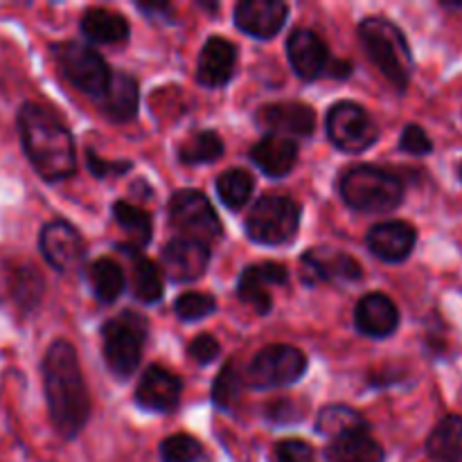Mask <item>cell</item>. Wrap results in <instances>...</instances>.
Listing matches in <instances>:
<instances>
[{
	"label": "cell",
	"instance_id": "cell-26",
	"mask_svg": "<svg viewBox=\"0 0 462 462\" xmlns=\"http://www.w3.org/2000/svg\"><path fill=\"white\" fill-rule=\"evenodd\" d=\"M113 217H116V224L120 226L126 237L125 246H120L122 251H126L129 255L143 251L149 239H152V217H149V212L126 201H117L113 203Z\"/></svg>",
	"mask_w": 462,
	"mask_h": 462
},
{
	"label": "cell",
	"instance_id": "cell-40",
	"mask_svg": "<svg viewBox=\"0 0 462 462\" xmlns=\"http://www.w3.org/2000/svg\"><path fill=\"white\" fill-rule=\"evenodd\" d=\"M188 352L189 356H192V361H197V364L201 365H208L219 356L221 346L215 337H210V334H199L197 338H192Z\"/></svg>",
	"mask_w": 462,
	"mask_h": 462
},
{
	"label": "cell",
	"instance_id": "cell-29",
	"mask_svg": "<svg viewBox=\"0 0 462 462\" xmlns=\"http://www.w3.org/2000/svg\"><path fill=\"white\" fill-rule=\"evenodd\" d=\"M131 291L144 305H153L162 298V271L143 253H131Z\"/></svg>",
	"mask_w": 462,
	"mask_h": 462
},
{
	"label": "cell",
	"instance_id": "cell-19",
	"mask_svg": "<svg viewBox=\"0 0 462 462\" xmlns=\"http://www.w3.org/2000/svg\"><path fill=\"white\" fill-rule=\"evenodd\" d=\"M235 68H237V48L221 36H210L199 54V84L206 88H221L233 79Z\"/></svg>",
	"mask_w": 462,
	"mask_h": 462
},
{
	"label": "cell",
	"instance_id": "cell-15",
	"mask_svg": "<svg viewBox=\"0 0 462 462\" xmlns=\"http://www.w3.org/2000/svg\"><path fill=\"white\" fill-rule=\"evenodd\" d=\"M257 125L264 126L271 135L307 138L316 129V113L314 108L300 102L266 104L257 111Z\"/></svg>",
	"mask_w": 462,
	"mask_h": 462
},
{
	"label": "cell",
	"instance_id": "cell-14",
	"mask_svg": "<svg viewBox=\"0 0 462 462\" xmlns=\"http://www.w3.org/2000/svg\"><path fill=\"white\" fill-rule=\"evenodd\" d=\"M287 54L296 75L305 81H314L319 77L329 75V66L334 61L329 57L325 41L314 30H302V27L293 30L289 36Z\"/></svg>",
	"mask_w": 462,
	"mask_h": 462
},
{
	"label": "cell",
	"instance_id": "cell-21",
	"mask_svg": "<svg viewBox=\"0 0 462 462\" xmlns=\"http://www.w3.org/2000/svg\"><path fill=\"white\" fill-rule=\"evenodd\" d=\"M355 325L370 338H386L400 325V310L383 293H368L355 307Z\"/></svg>",
	"mask_w": 462,
	"mask_h": 462
},
{
	"label": "cell",
	"instance_id": "cell-24",
	"mask_svg": "<svg viewBox=\"0 0 462 462\" xmlns=\"http://www.w3.org/2000/svg\"><path fill=\"white\" fill-rule=\"evenodd\" d=\"M99 106L113 122H129L138 113V81L126 72H113L106 93L99 97Z\"/></svg>",
	"mask_w": 462,
	"mask_h": 462
},
{
	"label": "cell",
	"instance_id": "cell-31",
	"mask_svg": "<svg viewBox=\"0 0 462 462\" xmlns=\"http://www.w3.org/2000/svg\"><path fill=\"white\" fill-rule=\"evenodd\" d=\"M316 429L323 436L334 438L343 436V433L359 431V429H368V422L364 420V415L356 413L355 409H347V406H328L319 413V420H316Z\"/></svg>",
	"mask_w": 462,
	"mask_h": 462
},
{
	"label": "cell",
	"instance_id": "cell-5",
	"mask_svg": "<svg viewBox=\"0 0 462 462\" xmlns=\"http://www.w3.org/2000/svg\"><path fill=\"white\" fill-rule=\"evenodd\" d=\"M104 361L116 377L126 379L138 370L147 341V320L138 311H122L102 328Z\"/></svg>",
	"mask_w": 462,
	"mask_h": 462
},
{
	"label": "cell",
	"instance_id": "cell-28",
	"mask_svg": "<svg viewBox=\"0 0 462 462\" xmlns=\"http://www.w3.org/2000/svg\"><path fill=\"white\" fill-rule=\"evenodd\" d=\"M88 282L95 298L104 305H111L125 291V271L111 257H99L93 264H88Z\"/></svg>",
	"mask_w": 462,
	"mask_h": 462
},
{
	"label": "cell",
	"instance_id": "cell-6",
	"mask_svg": "<svg viewBox=\"0 0 462 462\" xmlns=\"http://www.w3.org/2000/svg\"><path fill=\"white\" fill-rule=\"evenodd\" d=\"M300 228V206L293 199L266 194L257 199L246 217V235L262 246H280L296 237Z\"/></svg>",
	"mask_w": 462,
	"mask_h": 462
},
{
	"label": "cell",
	"instance_id": "cell-10",
	"mask_svg": "<svg viewBox=\"0 0 462 462\" xmlns=\"http://www.w3.org/2000/svg\"><path fill=\"white\" fill-rule=\"evenodd\" d=\"M328 135L346 153H361L373 147L379 138L377 122L361 104L338 102L328 113Z\"/></svg>",
	"mask_w": 462,
	"mask_h": 462
},
{
	"label": "cell",
	"instance_id": "cell-36",
	"mask_svg": "<svg viewBox=\"0 0 462 462\" xmlns=\"http://www.w3.org/2000/svg\"><path fill=\"white\" fill-rule=\"evenodd\" d=\"M217 300L208 293L189 291L179 296V300L174 302V311L180 320H201L206 316L215 314Z\"/></svg>",
	"mask_w": 462,
	"mask_h": 462
},
{
	"label": "cell",
	"instance_id": "cell-12",
	"mask_svg": "<svg viewBox=\"0 0 462 462\" xmlns=\"http://www.w3.org/2000/svg\"><path fill=\"white\" fill-rule=\"evenodd\" d=\"M302 282L310 287L320 282L350 284L359 282L364 271L350 253L334 251V248H311L302 255Z\"/></svg>",
	"mask_w": 462,
	"mask_h": 462
},
{
	"label": "cell",
	"instance_id": "cell-23",
	"mask_svg": "<svg viewBox=\"0 0 462 462\" xmlns=\"http://www.w3.org/2000/svg\"><path fill=\"white\" fill-rule=\"evenodd\" d=\"M328 462H383V449L368 433V429L343 433L325 449Z\"/></svg>",
	"mask_w": 462,
	"mask_h": 462
},
{
	"label": "cell",
	"instance_id": "cell-22",
	"mask_svg": "<svg viewBox=\"0 0 462 462\" xmlns=\"http://www.w3.org/2000/svg\"><path fill=\"white\" fill-rule=\"evenodd\" d=\"M251 161L271 179H282L296 167L298 144L284 135H266L251 149Z\"/></svg>",
	"mask_w": 462,
	"mask_h": 462
},
{
	"label": "cell",
	"instance_id": "cell-9",
	"mask_svg": "<svg viewBox=\"0 0 462 462\" xmlns=\"http://www.w3.org/2000/svg\"><path fill=\"white\" fill-rule=\"evenodd\" d=\"M170 224L180 237L201 244L215 242L224 233L210 199L197 189H180L170 199Z\"/></svg>",
	"mask_w": 462,
	"mask_h": 462
},
{
	"label": "cell",
	"instance_id": "cell-7",
	"mask_svg": "<svg viewBox=\"0 0 462 462\" xmlns=\"http://www.w3.org/2000/svg\"><path fill=\"white\" fill-rule=\"evenodd\" d=\"M52 54L59 70L75 88L97 99L106 93L113 72L97 50L77 41H63L52 45Z\"/></svg>",
	"mask_w": 462,
	"mask_h": 462
},
{
	"label": "cell",
	"instance_id": "cell-3",
	"mask_svg": "<svg viewBox=\"0 0 462 462\" xmlns=\"http://www.w3.org/2000/svg\"><path fill=\"white\" fill-rule=\"evenodd\" d=\"M359 39L370 61L395 88L406 90L413 75V52L404 32L383 16H368L359 25Z\"/></svg>",
	"mask_w": 462,
	"mask_h": 462
},
{
	"label": "cell",
	"instance_id": "cell-4",
	"mask_svg": "<svg viewBox=\"0 0 462 462\" xmlns=\"http://www.w3.org/2000/svg\"><path fill=\"white\" fill-rule=\"evenodd\" d=\"M338 192L352 210L365 215H386L402 206L404 183L393 171L382 167L359 165L341 176Z\"/></svg>",
	"mask_w": 462,
	"mask_h": 462
},
{
	"label": "cell",
	"instance_id": "cell-20",
	"mask_svg": "<svg viewBox=\"0 0 462 462\" xmlns=\"http://www.w3.org/2000/svg\"><path fill=\"white\" fill-rule=\"evenodd\" d=\"M418 244V233L406 221H383L368 233V248L383 262L409 260Z\"/></svg>",
	"mask_w": 462,
	"mask_h": 462
},
{
	"label": "cell",
	"instance_id": "cell-17",
	"mask_svg": "<svg viewBox=\"0 0 462 462\" xmlns=\"http://www.w3.org/2000/svg\"><path fill=\"white\" fill-rule=\"evenodd\" d=\"M289 280V271L284 269L282 264H275V262H264V264H255V266H246L244 273L239 275L237 282V293L248 307L257 311V314H269L271 305V293L269 287L278 284H287Z\"/></svg>",
	"mask_w": 462,
	"mask_h": 462
},
{
	"label": "cell",
	"instance_id": "cell-8",
	"mask_svg": "<svg viewBox=\"0 0 462 462\" xmlns=\"http://www.w3.org/2000/svg\"><path fill=\"white\" fill-rule=\"evenodd\" d=\"M307 356L293 346H266L253 356L246 370V383L255 391L291 386L305 374Z\"/></svg>",
	"mask_w": 462,
	"mask_h": 462
},
{
	"label": "cell",
	"instance_id": "cell-1",
	"mask_svg": "<svg viewBox=\"0 0 462 462\" xmlns=\"http://www.w3.org/2000/svg\"><path fill=\"white\" fill-rule=\"evenodd\" d=\"M43 388L59 436L77 438L90 418V397L72 343L54 341L43 356Z\"/></svg>",
	"mask_w": 462,
	"mask_h": 462
},
{
	"label": "cell",
	"instance_id": "cell-18",
	"mask_svg": "<svg viewBox=\"0 0 462 462\" xmlns=\"http://www.w3.org/2000/svg\"><path fill=\"white\" fill-rule=\"evenodd\" d=\"M289 7L280 0H242L235 7V23L255 39H273L284 27Z\"/></svg>",
	"mask_w": 462,
	"mask_h": 462
},
{
	"label": "cell",
	"instance_id": "cell-42",
	"mask_svg": "<svg viewBox=\"0 0 462 462\" xmlns=\"http://www.w3.org/2000/svg\"><path fill=\"white\" fill-rule=\"evenodd\" d=\"M350 72L352 66L347 61H337V59H334L332 66H329V75L337 77V79H346V77H350Z\"/></svg>",
	"mask_w": 462,
	"mask_h": 462
},
{
	"label": "cell",
	"instance_id": "cell-27",
	"mask_svg": "<svg viewBox=\"0 0 462 462\" xmlns=\"http://www.w3.org/2000/svg\"><path fill=\"white\" fill-rule=\"evenodd\" d=\"M427 454L433 462H462L460 415H447L436 424L427 440Z\"/></svg>",
	"mask_w": 462,
	"mask_h": 462
},
{
	"label": "cell",
	"instance_id": "cell-37",
	"mask_svg": "<svg viewBox=\"0 0 462 462\" xmlns=\"http://www.w3.org/2000/svg\"><path fill=\"white\" fill-rule=\"evenodd\" d=\"M400 149L402 152L411 153V156H427V153L433 152V143L422 126L406 125L404 131H402Z\"/></svg>",
	"mask_w": 462,
	"mask_h": 462
},
{
	"label": "cell",
	"instance_id": "cell-43",
	"mask_svg": "<svg viewBox=\"0 0 462 462\" xmlns=\"http://www.w3.org/2000/svg\"><path fill=\"white\" fill-rule=\"evenodd\" d=\"M460 179H462V165H460Z\"/></svg>",
	"mask_w": 462,
	"mask_h": 462
},
{
	"label": "cell",
	"instance_id": "cell-11",
	"mask_svg": "<svg viewBox=\"0 0 462 462\" xmlns=\"http://www.w3.org/2000/svg\"><path fill=\"white\" fill-rule=\"evenodd\" d=\"M39 248L43 253L45 262L59 273H70L84 264L86 244L84 237L75 226L68 221L57 219L43 226L39 237Z\"/></svg>",
	"mask_w": 462,
	"mask_h": 462
},
{
	"label": "cell",
	"instance_id": "cell-16",
	"mask_svg": "<svg viewBox=\"0 0 462 462\" xmlns=\"http://www.w3.org/2000/svg\"><path fill=\"white\" fill-rule=\"evenodd\" d=\"M183 393V382L161 365H149L135 388V402L152 413H171L176 411Z\"/></svg>",
	"mask_w": 462,
	"mask_h": 462
},
{
	"label": "cell",
	"instance_id": "cell-32",
	"mask_svg": "<svg viewBox=\"0 0 462 462\" xmlns=\"http://www.w3.org/2000/svg\"><path fill=\"white\" fill-rule=\"evenodd\" d=\"M255 180L246 170H228L217 179V194L230 210H239L251 199Z\"/></svg>",
	"mask_w": 462,
	"mask_h": 462
},
{
	"label": "cell",
	"instance_id": "cell-39",
	"mask_svg": "<svg viewBox=\"0 0 462 462\" xmlns=\"http://www.w3.org/2000/svg\"><path fill=\"white\" fill-rule=\"evenodd\" d=\"M275 462H316V456L307 442L282 440L275 447Z\"/></svg>",
	"mask_w": 462,
	"mask_h": 462
},
{
	"label": "cell",
	"instance_id": "cell-30",
	"mask_svg": "<svg viewBox=\"0 0 462 462\" xmlns=\"http://www.w3.org/2000/svg\"><path fill=\"white\" fill-rule=\"evenodd\" d=\"M224 156V140L215 131H201L185 140L179 149V161L183 165H206Z\"/></svg>",
	"mask_w": 462,
	"mask_h": 462
},
{
	"label": "cell",
	"instance_id": "cell-41",
	"mask_svg": "<svg viewBox=\"0 0 462 462\" xmlns=\"http://www.w3.org/2000/svg\"><path fill=\"white\" fill-rule=\"evenodd\" d=\"M269 418L275 420V422H293V420L300 418V411L291 400H280L271 404Z\"/></svg>",
	"mask_w": 462,
	"mask_h": 462
},
{
	"label": "cell",
	"instance_id": "cell-25",
	"mask_svg": "<svg viewBox=\"0 0 462 462\" xmlns=\"http://www.w3.org/2000/svg\"><path fill=\"white\" fill-rule=\"evenodd\" d=\"M129 21L122 14L93 7L81 18V34L93 43H122L129 39Z\"/></svg>",
	"mask_w": 462,
	"mask_h": 462
},
{
	"label": "cell",
	"instance_id": "cell-35",
	"mask_svg": "<svg viewBox=\"0 0 462 462\" xmlns=\"http://www.w3.org/2000/svg\"><path fill=\"white\" fill-rule=\"evenodd\" d=\"M239 391H242V377H239L237 365L230 361L224 368L219 370L215 379V386H212V402H215L219 409L228 411L233 409L235 402H237Z\"/></svg>",
	"mask_w": 462,
	"mask_h": 462
},
{
	"label": "cell",
	"instance_id": "cell-13",
	"mask_svg": "<svg viewBox=\"0 0 462 462\" xmlns=\"http://www.w3.org/2000/svg\"><path fill=\"white\" fill-rule=\"evenodd\" d=\"M161 262L171 282H194L210 264V246L179 235L165 244Z\"/></svg>",
	"mask_w": 462,
	"mask_h": 462
},
{
	"label": "cell",
	"instance_id": "cell-33",
	"mask_svg": "<svg viewBox=\"0 0 462 462\" xmlns=\"http://www.w3.org/2000/svg\"><path fill=\"white\" fill-rule=\"evenodd\" d=\"M14 298L23 310H34L43 296V278L34 266H23L14 275Z\"/></svg>",
	"mask_w": 462,
	"mask_h": 462
},
{
	"label": "cell",
	"instance_id": "cell-34",
	"mask_svg": "<svg viewBox=\"0 0 462 462\" xmlns=\"http://www.w3.org/2000/svg\"><path fill=\"white\" fill-rule=\"evenodd\" d=\"M161 460L162 462H199L203 456V447L197 438L188 433H176L161 442Z\"/></svg>",
	"mask_w": 462,
	"mask_h": 462
},
{
	"label": "cell",
	"instance_id": "cell-2",
	"mask_svg": "<svg viewBox=\"0 0 462 462\" xmlns=\"http://www.w3.org/2000/svg\"><path fill=\"white\" fill-rule=\"evenodd\" d=\"M18 134L32 167L41 179L57 183L77 170L72 134L52 111L27 102L18 111Z\"/></svg>",
	"mask_w": 462,
	"mask_h": 462
},
{
	"label": "cell",
	"instance_id": "cell-38",
	"mask_svg": "<svg viewBox=\"0 0 462 462\" xmlns=\"http://www.w3.org/2000/svg\"><path fill=\"white\" fill-rule=\"evenodd\" d=\"M86 161H88V170L93 171L97 179H116V176H125L131 170L129 161H104L99 158L93 149L86 152Z\"/></svg>",
	"mask_w": 462,
	"mask_h": 462
}]
</instances>
